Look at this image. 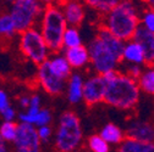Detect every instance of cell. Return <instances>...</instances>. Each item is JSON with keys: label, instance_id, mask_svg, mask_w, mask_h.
<instances>
[{"label": "cell", "instance_id": "6", "mask_svg": "<svg viewBox=\"0 0 154 152\" xmlns=\"http://www.w3.org/2000/svg\"><path fill=\"white\" fill-rule=\"evenodd\" d=\"M47 3L38 0H16L8 11L17 33L35 27Z\"/></svg>", "mask_w": 154, "mask_h": 152}, {"label": "cell", "instance_id": "14", "mask_svg": "<svg viewBox=\"0 0 154 152\" xmlns=\"http://www.w3.org/2000/svg\"><path fill=\"white\" fill-rule=\"evenodd\" d=\"M132 39L141 45L144 52L146 66H154V33L147 32L140 27Z\"/></svg>", "mask_w": 154, "mask_h": 152}, {"label": "cell", "instance_id": "25", "mask_svg": "<svg viewBox=\"0 0 154 152\" xmlns=\"http://www.w3.org/2000/svg\"><path fill=\"white\" fill-rule=\"evenodd\" d=\"M17 125L18 123L16 122H3V124L0 125V138L6 144L14 142L17 133Z\"/></svg>", "mask_w": 154, "mask_h": 152}, {"label": "cell", "instance_id": "24", "mask_svg": "<svg viewBox=\"0 0 154 152\" xmlns=\"http://www.w3.org/2000/svg\"><path fill=\"white\" fill-rule=\"evenodd\" d=\"M118 3H119L118 0H87L85 5H87L94 11H97L99 15L105 16L108 12L111 11L112 7L116 6Z\"/></svg>", "mask_w": 154, "mask_h": 152}, {"label": "cell", "instance_id": "8", "mask_svg": "<svg viewBox=\"0 0 154 152\" xmlns=\"http://www.w3.org/2000/svg\"><path fill=\"white\" fill-rule=\"evenodd\" d=\"M12 144L15 152H42V142L37 135V128L29 124L18 123Z\"/></svg>", "mask_w": 154, "mask_h": 152}, {"label": "cell", "instance_id": "26", "mask_svg": "<svg viewBox=\"0 0 154 152\" xmlns=\"http://www.w3.org/2000/svg\"><path fill=\"white\" fill-rule=\"evenodd\" d=\"M87 147L89 152H110V145H108L99 134H93L87 139Z\"/></svg>", "mask_w": 154, "mask_h": 152}, {"label": "cell", "instance_id": "13", "mask_svg": "<svg viewBox=\"0 0 154 152\" xmlns=\"http://www.w3.org/2000/svg\"><path fill=\"white\" fill-rule=\"evenodd\" d=\"M83 83L85 78L79 72H72L70 78L66 80V98L72 105H77L83 100Z\"/></svg>", "mask_w": 154, "mask_h": 152}, {"label": "cell", "instance_id": "5", "mask_svg": "<svg viewBox=\"0 0 154 152\" xmlns=\"http://www.w3.org/2000/svg\"><path fill=\"white\" fill-rule=\"evenodd\" d=\"M83 142V130L80 117L73 111H65L57 122L54 144L57 152H76Z\"/></svg>", "mask_w": 154, "mask_h": 152}, {"label": "cell", "instance_id": "32", "mask_svg": "<svg viewBox=\"0 0 154 152\" xmlns=\"http://www.w3.org/2000/svg\"><path fill=\"white\" fill-rule=\"evenodd\" d=\"M0 115H2L4 122H15V118L17 117L16 110H15L12 106H10V107L6 108L5 111H3L2 113H0Z\"/></svg>", "mask_w": 154, "mask_h": 152}, {"label": "cell", "instance_id": "20", "mask_svg": "<svg viewBox=\"0 0 154 152\" xmlns=\"http://www.w3.org/2000/svg\"><path fill=\"white\" fill-rule=\"evenodd\" d=\"M141 92L154 96V66H146L136 79Z\"/></svg>", "mask_w": 154, "mask_h": 152}, {"label": "cell", "instance_id": "7", "mask_svg": "<svg viewBox=\"0 0 154 152\" xmlns=\"http://www.w3.org/2000/svg\"><path fill=\"white\" fill-rule=\"evenodd\" d=\"M18 34V49L26 60L38 66L49 59L51 52L37 27Z\"/></svg>", "mask_w": 154, "mask_h": 152}, {"label": "cell", "instance_id": "28", "mask_svg": "<svg viewBox=\"0 0 154 152\" xmlns=\"http://www.w3.org/2000/svg\"><path fill=\"white\" fill-rule=\"evenodd\" d=\"M51 121H53L51 111L49 108H43L42 107L41 112L38 113V116L35 118L34 128H39V127H44V125H50Z\"/></svg>", "mask_w": 154, "mask_h": 152}, {"label": "cell", "instance_id": "17", "mask_svg": "<svg viewBox=\"0 0 154 152\" xmlns=\"http://www.w3.org/2000/svg\"><path fill=\"white\" fill-rule=\"evenodd\" d=\"M47 61H48V65H49L51 72L56 75V77H59L64 80H67L73 72L72 68L70 67L69 62L66 61L65 56L63 55V52L51 54Z\"/></svg>", "mask_w": 154, "mask_h": 152}, {"label": "cell", "instance_id": "36", "mask_svg": "<svg viewBox=\"0 0 154 152\" xmlns=\"http://www.w3.org/2000/svg\"><path fill=\"white\" fill-rule=\"evenodd\" d=\"M76 152H85V151H81V150H79V151H76Z\"/></svg>", "mask_w": 154, "mask_h": 152}, {"label": "cell", "instance_id": "16", "mask_svg": "<svg viewBox=\"0 0 154 152\" xmlns=\"http://www.w3.org/2000/svg\"><path fill=\"white\" fill-rule=\"evenodd\" d=\"M63 55L65 56V59L69 62L72 71L83 69L89 65V55H88V50L86 45L63 50Z\"/></svg>", "mask_w": 154, "mask_h": 152}, {"label": "cell", "instance_id": "35", "mask_svg": "<svg viewBox=\"0 0 154 152\" xmlns=\"http://www.w3.org/2000/svg\"><path fill=\"white\" fill-rule=\"evenodd\" d=\"M144 4H146V7L154 10V0H148V1H146Z\"/></svg>", "mask_w": 154, "mask_h": 152}, {"label": "cell", "instance_id": "4", "mask_svg": "<svg viewBox=\"0 0 154 152\" xmlns=\"http://www.w3.org/2000/svg\"><path fill=\"white\" fill-rule=\"evenodd\" d=\"M38 31L51 54L63 51V35L67 28L59 3H47L38 21Z\"/></svg>", "mask_w": 154, "mask_h": 152}, {"label": "cell", "instance_id": "30", "mask_svg": "<svg viewBox=\"0 0 154 152\" xmlns=\"http://www.w3.org/2000/svg\"><path fill=\"white\" fill-rule=\"evenodd\" d=\"M143 66H137V65H126L125 69L121 71L122 73H125L126 75H128L132 79H137L140 77V74L142 73Z\"/></svg>", "mask_w": 154, "mask_h": 152}, {"label": "cell", "instance_id": "27", "mask_svg": "<svg viewBox=\"0 0 154 152\" xmlns=\"http://www.w3.org/2000/svg\"><path fill=\"white\" fill-rule=\"evenodd\" d=\"M140 27L147 32L154 33V10L146 7L140 13Z\"/></svg>", "mask_w": 154, "mask_h": 152}, {"label": "cell", "instance_id": "18", "mask_svg": "<svg viewBox=\"0 0 154 152\" xmlns=\"http://www.w3.org/2000/svg\"><path fill=\"white\" fill-rule=\"evenodd\" d=\"M41 110H42V98L38 94H31L28 107L17 115L18 121H20L18 123H25L34 127L35 118L38 116V113L41 112Z\"/></svg>", "mask_w": 154, "mask_h": 152}, {"label": "cell", "instance_id": "1", "mask_svg": "<svg viewBox=\"0 0 154 152\" xmlns=\"http://www.w3.org/2000/svg\"><path fill=\"white\" fill-rule=\"evenodd\" d=\"M122 49L124 42L99 26L95 37L87 45L89 63L94 73L103 75L106 72L119 69Z\"/></svg>", "mask_w": 154, "mask_h": 152}, {"label": "cell", "instance_id": "19", "mask_svg": "<svg viewBox=\"0 0 154 152\" xmlns=\"http://www.w3.org/2000/svg\"><path fill=\"white\" fill-rule=\"evenodd\" d=\"M99 136L108 144V145H116L119 146L125 139H126V135L124 130L115 123H108L105 124L102 130L99 131Z\"/></svg>", "mask_w": 154, "mask_h": 152}, {"label": "cell", "instance_id": "11", "mask_svg": "<svg viewBox=\"0 0 154 152\" xmlns=\"http://www.w3.org/2000/svg\"><path fill=\"white\" fill-rule=\"evenodd\" d=\"M124 133L127 139L144 144H154V123L152 122L133 119L127 124Z\"/></svg>", "mask_w": 154, "mask_h": 152}, {"label": "cell", "instance_id": "31", "mask_svg": "<svg viewBox=\"0 0 154 152\" xmlns=\"http://www.w3.org/2000/svg\"><path fill=\"white\" fill-rule=\"evenodd\" d=\"M10 106H11V104H10L9 94L5 90L0 89V113L3 111H5L6 108H9Z\"/></svg>", "mask_w": 154, "mask_h": 152}, {"label": "cell", "instance_id": "10", "mask_svg": "<svg viewBox=\"0 0 154 152\" xmlns=\"http://www.w3.org/2000/svg\"><path fill=\"white\" fill-rule=\"evenodd\" d=\"M105 82L102 75L93 74L85 79L83 83V100L87 106H94L104 102Z\"/></svg>", "mask_w": 154, "mask_h": 152}, {"label": "cell", "instance_id": "9", "mask_svg": "<svg viewBox=\"0 0 154 152\" xmlns=\"http://www.w3.org/2000/svg\"><path fill=\"white\" fill-rule=\"evenodd\" d=\"M37 82L39 86L51 96H57L61 95L66 89V80L56 77L51 72L48 61L38 65L37 68Z\"/></svg>", "mask_w": 154, "mask_h": 152}, {"label": "cell", "instance_id": "22", "mask_svg": "<svg viewBox=\"0 0 154 152\" xmlns=\"http://www.w3.org/2000/svg\"><path fill=\"white\" fill-rule=\"evenodd\" d=\"M61 44H63V50H67V49H72V48H77V46L83 45L82 37H81L79 28L67 27L66 31L64 32Z\"/></svg>", "mask_w": 154, "mask_h": 152}, {"label": "cell", "instance_id": "21", "mask_svg": "<svg viewBox=\"0 0 154 152\" xmlns=\"http://www.w3.org/2000/svg\"><path fill=\"white\" fill-rule=\"evenodd\" d=\"M116 152H154V144H144L126 138L118 146Z\"/></svg>", "mask_w": 154, "mask_h": 152}, {"label": "cell", "instance_id": "34", "mask_svg": "<svg viewBox=\"0 0 154 152\" xmlns=\"http://www.w3.org/2000/svg\"><path fill=\"white\" fill-rule=\"evenodd\" d=\"M0 152H10V148H9V145L0 138Z\"/></svg>", "mask_w": 154, "mask_h": 152}, {"label": "cell", "instance_id": "33", "mask_svg": "<svg viewBox=\"0 0 154 152\" xmlns=\"http://www.w3.org/2000/svg\"><path fill=\"white\" fill-rule=\"evenodd\" d=\"M18 105L25 111L29 105V95H21V96H18Z\"/></svg>", "mask_w": 154, "mask_h": 152}, {"label": "cell", "instance_id": "2", "mask_svg": "<svg viewBox=\"0 0 154 152\" xmlns=\"http://www.w3.org/2000/svg\"><path fill=\"white\" fill-rule=\"evenodd\" d=\"M105 82L104 102L118 110H133L140 102L141 90L136 79L130 78L121 71H110L104 73Z\"/></svg>", "mask_w": 154, "mask_h": 152}, {"label": "cell", "instance_id": "23", "mask_svg": "<svg viewBox=\"0 0 154 152\" xmlns=\"http://www.w3.org/2000/svg\"><path fill=\"white\" fill-rule=\"evenodd\" d=\"M16 29L9 12L0 13V38L5 40L12 39L16 34Z\"/></svg>", "mask_w": 154, "mask_h": 152}, {"label": "cell", "instance_id": "15", "mask_svg": "<svg viewBox=\"0 0 154 152\" xmlns=\"http://www.w3.org/2000/svg\"><path fill=\"white\" fill-rule=\"evenodd\" d=\"M121 62H125L126 65H137L143 66L146 65L144 61V52L141 48V45L136 40H127L124 43V49L121 54Z\"/></svg>", "mask_w": 154, "mask_h": 152}, {"label": "cell", "instance_id": "29", "mask_svg": "<svg viewBox=\"0 0 154 152\" xmlns=\"http://www.w3.org/2000/svg\"><path fill=\"white\" fill-rule=\"evenodd\" d=\"M37 135L41 142H48L53 136V128L50 125H44L37 128Z\"/></svg>", "mask_w": 154, "mask_h": 152}, {"label": "cell", "instance_id": "12", "mask_svg": "<svg viewBox=\"0 0 154 152\" xmlns=\"http://www.w3.org/2000/svg\"><path fill=\"white\" fill-rule=\"evenodd\" d=\"M61 12L66 21L67 27L77 28L86 18V5L81 1H64L59 3Z\"/></svg>", "mask_w": 154, "mask_h": 152}, {"label": "cell", "instance_id": "3", "mask_svg": "<svg viewBox=\"0 0 154 152\" xmlns=\"http://www.w3.org/2000/svg\"><path fill=\"white\" fill-rule=\"evenodd\" d=\"M140 13L137 4L133 1H119L110 12L103 16L102 27L124 43L131 40L140 28Z\"/></svg>", "mask_w": 154, "mask_h": 152}]
</instances>
